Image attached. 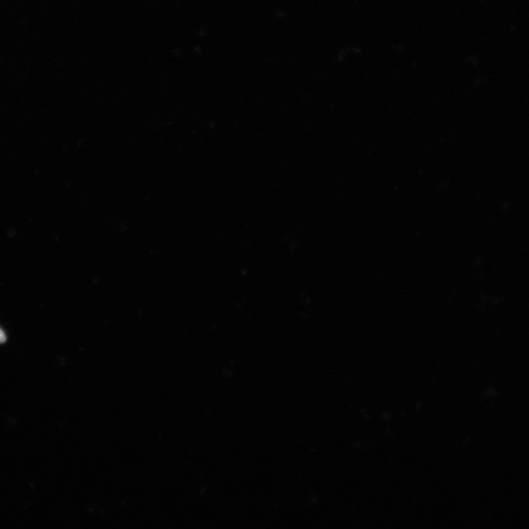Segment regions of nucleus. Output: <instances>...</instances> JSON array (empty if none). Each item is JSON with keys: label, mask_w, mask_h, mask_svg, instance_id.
Segmentation results:
<instances>
[{"label": "nucleus", "mask_w": 529, "mask_h": 529, "mask_svg": "<svg viewBox=\"0 0 529 529\" xmlns=\"http://www.w3.org/2000/svg\"><path fill=\"white\" fill-rule=\"evenodd\" d=\"M6 341V336L4 332L0 329V343H4Z\"/></svg>", "instance_id": "obj_1"}]
</instances>
